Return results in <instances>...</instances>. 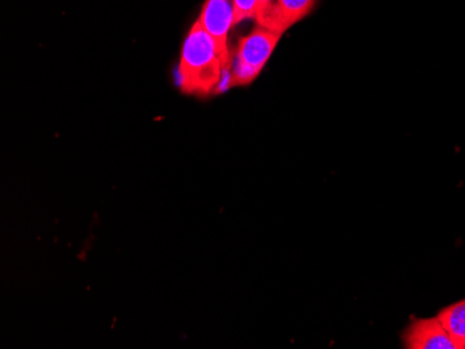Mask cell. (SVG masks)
<instances>
[{"label": "cell", "instance_id": "obj_8", "mask_svg": "<svg viewBox=\"0 0 465 349\" xmlns=\"http://www.w3.org/2000/svg\"><path fill=\"white\" fill-rule=\"evenodd\" d=\"M272 2H273V0H258L257 15H255V20H257L258 17H261V15H262L263 13L271 7Z\"/></svg>", "mask_w": 465, "mask_h": 349}, {"label": "cell", "instance_id": "obj_2", "mask_svg": "<svg viewBox=\"0 0 465 349\" xmlns=\"http://www.w3.org/2000/svg\"><path fill=\"white\" fill-rule=\"evenodd\" d=\"M281 38L282 34L257 25L252 33L240 39L236 54L232 60V70L224 91L229 88L245 87L257 80Z\"/></svg>", "mask_w": 465, "mask_h": 349}, {"label": "cell", "instance_id": "obj_7", "mask_svg": "<svg viewBox=\"0 0 465 349\" xmlns=\"http://www.w3.org/2000/svg\"><path fill=\"white\" fill-rule=\"evenodd\" d=\"M232 24H242L245 20H255L257 15L258 0H232Z\"/></svg>", "mask_w": 465, "mask_h": 349}, {"label": "cell", "instance_id": "obj_1", "mask_svg": "<svg viewBox=\"0 0 465 349\" xmlns=\"http://www.w3.org/2000/svg\"><path fill=\"white\" fill-rule=\"evenodd\" d=\"M232 70L227 57L200 20L185 36L177 66V85L187 95L206 96L224 91Z\"/></svg>", "mask_w": 465, "mask_h": 349}, {"label": "cell", "instance_id": "obj_5", "mask_svg": "<svg viewBox=\"0 0 465 349\" xmlns=\"http://www.w3.org/2000/svg\"><path fill=\"white\" fill-rule=\"evenodd\" d=\"M198 20L215 38L222 52L227 57H232L229 51V33L234 27L232 0H206Z\"/></svg>", "mask_w": 465, "mask_h": 349}, {"label": "cell", "instance_id": "obj_6", "mask_svg": "<svg viewBox=\"0 0 465 349\" xmlns=\"http://www.w3.org/2000/svg\"><path fill=\"white\" fill-rule=\"evenodd\" d=\"M441 325H445L449 334L460 349L465 348V299L441 309L438 315Z\"/></svg>", "mask_w": 465, "mask_h": 349}, {"label": "cell", "instance_id": "obj_3", "mask_svg": "<svg viewBox=\"0 0 465 349\" xmlns=\"http://www.w3.org/2000/svg\"><path fill=\"white\" fill-rule=\"evenodd\" d=\"M316 2L318 0H273L271 7L255 22L260 27L283 35L292 25L299 24L310 15Z\"/></svg>", "mask_w": 465, "mask_h": 349}, {"label": "cell", "instance_id": "obj_4", "mask_svg": "<svg viewBox=\"0 0 465 349\" xmlns=\"http://www.w3.org/2000/svg\"><path fill=\"white\" fill-rule=\"evenodd\" d=\"M403 343L409 349H460L439 317L412 320Z\"/></svg>", "mask_w": 465, "mask_h": 349}]
</instances>
